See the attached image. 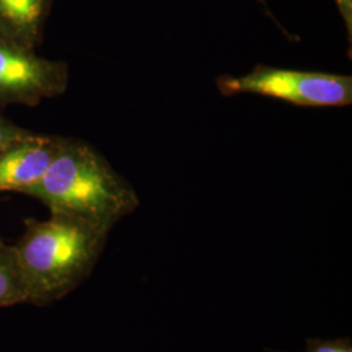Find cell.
Segmentation results:
<instances>
[{
    "instance_id": "cell-9",
    "label": "cell",
    "mask_w": 352,
    "mask_h": 352,
    "mask_svg": "<svg viewBox=\"0 0 352 352\" xmlns=\"http://www.w3.org/2000/svg\"><path fill=\"white\" fill-rule=\"evenodd\" d=\"M304 352H352V342L350 338H338V340L312 338L307 340V347Z\"/></svg>"
},
{
    "instance_id": "cell-2",
    "label": "cell",
    "mask_w": 352,
    "mask_h": 352,
    "mask_svg": "<svg viewBox=\"0 0 352 352\" xmlns=\"http://www.w3.org/2000/svg\"><path fill=\"white\" fill-rule=\"evenodd\" d=\"M109 232L64 214L26 221L12 251L28 299L54 300L75 289L94 267Z\"/></svg>"
},
{
    "instance_id": "cell-1",
    "label": "cell",
    "mask_w": 352,
    "mask_h": 352,
    "mask_svg": "<svg viewBox=\"0 0 352 352\" xmlns=\"http://www.w3.org/2000/svg\"><path fill=\"white\" fill-rule=\"evenodd\" d=\"M25 195L43 202L51 213L75 217L107 231L140 206L136 190L101 153L72 138Z\"/></svg>"
},
{
    "instance_id": "cell-6",
    "label": "cell",
    "mask_w": 352,
    "mask_h": 352,
    "mask_svg": "<svg viewBox=\"0 0 352 352\" xmlns=\"http://www.w3.org/2000/svg\"><path fill=\"white\" fill-rule=\"evenodd\" d=\"M52 0H0V37L36 50Z\"/></svg>"
},
{
    "instance_id": "cell-8",
    "label": "cell",
    "mask_w": 352,
    "mask_h": 352,
    "mask_svg": "<svg viewBox=\"0 0 352 352\" xmlns=\"http://www.w3.org/2000/svg\"><path fill=\"white\" fill-rule=\"evenodd\" d=\"M32 133L33 131L14 124L8 118L0 113V151Z\"/></svg>"
},
{
    "instance_id": "cell-3",
    "label": "cell",
    "mask_w": 352,
    "mask_h": 352,
    "mask_svg": "<svg viewBox=\"0 0 352 352\" xmlns=\"http://www.w3.org/2000/svg\"><path fill=\"white\" fill-rule=\"evenodd\" d=\"M221 94H257L302 107H343L352 103V77L327 72L256 65L243 76H221Z\"/></svg>"
},
{
    "instance_id": "cell-5",
    "label": "cell",
    "mask_w": 352,
    "mask_h": 352,
    "mask_svg": "<svg viewBox=\"0 0 352 352\" xmlns=\"http://www.w3.org/2000/svg\"><path fill=\"white\" fill-rule=\"evenodd\" d=\"M68 138L36 133L16 141L0 151V193L25 195L37 186Z\"/></svg>"
},
{
    "instance_id": "cell-4",
    "label": "cell",
    "mask_w": 352,
    "mask_h": 352,
    "mask_svg": "<svg viewBox=\"0 0 352 352\" xmlns=\"http://www.w3.org/2000/svg\"><path fill=\"white\" fill-rule=\"evenodd\" d=\"M69 69L36 50L0 37V106L34 107L67 91Z\"/></svg>"
},
{
    "instance_id": "cell-7",
    "label": "cell",
    "mask_w": 352,
    "mask_h": 352,
    "mask_svg": "<svg viewBox=\"0 0 352 352\" xmlns=\"http://www.w3.org/2000/svg\"><path fill=\"white\" fill-rule=\"evenodd\" d=\"M25 299L28 292L12 247H7L0 241V305H11Z\"/></svg>"
},
{
    "instance_id": "cell-10",
    "label": "cell",
    "mask_w": 352,
    "mask_h": 352,
    "mask_svg": "<svg viewBox=\"0 0 352 352\" xmlns=\"http://www.w3.org/2000/svg\"><path fill=\"white\" fill-rule=\"evenodd\" d=\"M336 4L338 7L340 16L343 19L344 26L347 29L349 34V42L351 46L352 41V0H336Z\"/></svg>"
}]
</instances>
